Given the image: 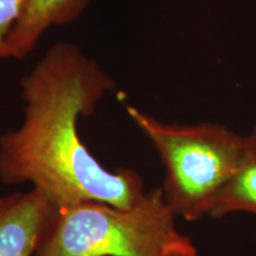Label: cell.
Returning <instances> with one entry per match:
<instances>
[{
  "label": "cell",
  "instance_id": "cell-1",
  "mask_svg": "<svg viewBox=\"0 0 256 256\" xmlns=\"http://www.w3.org/2000/svg\"><path fill=\"white\" fill-rule=\"evenodd\" d=\"M94 58L70 42L50 46L20 81L24 120L0 136V180L31 183L57 208L96 200L128 209L145 194L130 168H104L78 134L80 118L115 89Z\"/></svg>",
  "mask_w": 256,
  "mask_h": 256
},
{
  "label": "cell",
  "instance_id": "cell-2",
  "mask_svg": "<svg viewBox=\"0 0 256 256\" xmlns=\"http://www.w3.org/2000/svg\"><path fill=\"white\" fill-rule=\"evenodd\" d=\"M174 218L162 188L145 192L128 209L78 202L57 208L34 256H198Z\"/></svg>",
  "mask_w": 256,
  "mask_h": 256
},
{
  "label": "cell",
  "instance_id": "cell-3",
  "mask_svg": "<svg viewBox=\"0 0 256 256\" xmlns=\"http://www.w3.org/2000/svg\"><path fill=\"white\" fill-rule=\"evenodd\" d=\"M165 166L162 192L176 216L198 220L209 216L217 196L241 162L244 138L216 124H166L126 106Z\"/></svg>",
  "mask_w": 256,
  "mask_h": 256
},
{
  "label": "cell",
  "instance_id": "cell-4",
  "mask_svg": "<svg viewBox=\"0 0 256 256\" xmlns=\"http://www.w3.org/2000/svg\"><path fill=\"white\" fill-rule=\"evenodd\" d=\"M57 214V206L32 188L10 194L0 208V256H34Z\"/></svg>",
  "mask_w": 256,
  "mask_h": 256
},
{
  "label": "cell",
  "instance_id": "cell-5",
  "mask_svg": "<svg viewBox=\"0 0 256 256\" xmlns=\"http://www.w3.org/2000/svg\"><path fill=\"white\" fill-rule=\"evenodd\" d=\"M92 0H28L5 43L4 58L22 60L51 28L72 23Z\"/></svg>",
  "mask_w": 256,
  "mask_h": 256
},
{
  "label": "cell",
  "instance_id": "cell-6",
  "mask_svg": "<svg viewBox=\"0 0 256 256\" xmlns=\"http://www.w3.org/2000/svg\"><path fill=\"white\" fill-rule=\"evenodd\" d=\"M234 212L256 215V127L244 138L238 171L220 192L209 216L222 218Z\"/></svg>",
  "mask_w": 256,
  "mask_h": 256
},
{
  "label": "cell",
  "instance_id": "cell-7",
  "mask_svg": "<svg viewBox=\"0 0 256 256\" xmlns=\"http://www.w3.org/2000/svg\"><path fill=\"white\" fill-rule=\"evenodd\" d=\"M28 0H0V58H4L5 43L22 16Z\"/></svg>",
  "mask_w": 256,
  "mask_h": 256
},
{
  "label": "cell",
  "instance_id": "cell-8",
  "mask_svg": "<svg viewBox=\"0 0 256 256\" xmlns=\"http://www.w3.org/2000/svg\"><path fill=\"white\" fill-rule=\"evenodd\" d=\"M6 198H8V197H0V208H2L5 204Z\"/></svg>",
  "mask_w": 256,
  "mask_h": 256
}]
</instances>
